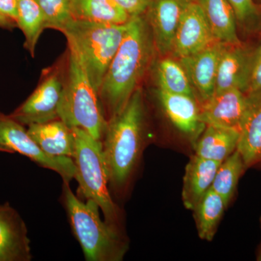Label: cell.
Masks as SVG:
<instances>
[{
	"mask_svg": "<svg viewBox=\"0 0 261 261\" xmlns=\"http://www.w3.org/2000/svg\"><path fill=\"white\" fill-rule=\"evenodd\" d=\"M260 223H261V219H260ZM257 260L261 261V245L260 246V248H259L258 253H257Z\"/></svg>",
	"mask_w": 261,
	"mask_h": 261,
	"instance_id": "1f68e13d",
	"label": "cell"
},
{
	"mask_svg": "<svg viewBox=\"0 0 261 261\" xmlns=\"http://www.w3.org/2000/svg\"><path fill=\"white\" fill-rule=\"evenodd\" d=\"M245 168L243 157L237 149L221 163L216 171L211 189L221 196L227 207L232 200L239 179Z\"/></svg>",
	"mask_w": 261,
	"mask_h": 261,
	"instance_id": "d4e9b609",
	"label": "cell"
},
{
	"mask_svg": "<svg viewBox=\"0 0 261 261\" xmlns=\"http://www.w3.org/2000/svg\"><path fill=\"white\" fill-rule=\"evenodd\" d=\"M15 25H17V24L14 20L0 15V27L5 29H12L15 27Z\"/></svg>",
	"mask_w": 261,
	"mask_h": 261,
	"instance_id": "4dcf8cb0",
	"label": "cell"
},
{
	"mask_svg": "<svg viewBox=\"0 0 261 261\" xmlns=\"http://www.w3.org/2000/svg\"><path fill=\"white\" fill-rule=\"evenodd\" d=\"M0 151L18 152L61 176L63 181L75 178L76 167L69 157H56L44 152L29 135L23 125L11 116L0 114Z\"/></svg>",
	"mask_w": 261,
	"mask_h": 261,
	"instance_id": "52a82bcc",
	"label": "cell"
},
{
	"mask_svg": "<svg viewBox=\"0 0 261 261\" xmlns=\"http://www.w3.org/2000/svg\"><path fill=\"white\" fill-rule=\"evenodd\" d=\"M208 22L215 39L224 44L241 43L236 15L228 0H196Z\"/></svg>",
	"mask_w": 261,
	"mask_h": 261,
	"instance_id": "d6986e66",
	"label": "cell"
},
{
	"mask_svg": "<svg viewBox=\"0 0 261 261\" xmlns=\"http://www.w3.org/2000/svg\"><path fill=\"white\" fill-rule=\"evenodd\" d=\"M16 24L25 36L24 47L34 57L38 41L46 29L44 15L37 0H18Z\"/></svg>",
	"mask_w": 261,
	"mask_h": 261,
	"instance_id": "cb8c5ba5",
	"label": "cell"
},
{
	"mask_svg": "<svg viewBox=\"0 0 261 261\" xmlns=\"http://www.w3.org/2000/svg\"><path fill=\"white\" fill-rule=\"evenodd\" d=\"M227 206L221 196L210 189L192 210L199 238L211 242Z\"/></svg>",
	"mask_w": 261,
	"mask_h": 261,
	"instance_id": "603a6c76",
	"label": "cell"
},
{
	"mask_svg": "<svg viewBox=\"0 0 261 261\" xmlns=\"http://www.w3.org/2000/svg\"><path fill=\"white\" fill-rule=\"evenodd\" d=\"M0 15L16 22L18 0H0Z\"/></svg>",
	"mask_w": 261,
	"mask_h": 261,
	"instance_id": "f546056e",
	"label": "cell"
},
{
	"mask_svg": "<svg viewBox=\"0 0 261 261\" xmlns=\"http://www.w3.org/2000/svg\"><path fill=\"white\" fill-rule=\"evenodd\" d=\"M232 6L239 23L247 29L260 27L261 13L255 0H228Z\"/></svg>",
	"mask_w": 261,
	"mask_h": 261,
	"instance_id": "4316f807",
	"label": "cell"
},
{
	"mask_svg": "<svg viewBox=\"0 0 261 261\" xmlns=\"http://www.w3.org/2000/svg\"><path fill=\"white\" fill-rule=\"evenodd\" d=\"M189 0H150L145 18L160 57L171 56L182 11Z\"/></svg>",
	"mask_w": 261,
	"mask_h": 261,
	"instance_id": "8fae6325",
	"label": "cell"
},
{
	"mask_svg": "<svg viewBox=\"0 0 261 261\" xmlns=\"http://www.w3.org/2000/svg\"><path fill=\"white\" fill-rule=\"evenodd\" d=\"M70 11L74 20L96 23L124 24L132 18L113 0H70Z\"/></svg>",
	"mask_w": 261,
	"mask_h": 261,
	"instance_id": "ffe728a7",
	"label": "cell"
},
{
	"mask_svg": "<svg viewBox=\"0 0 261 261\" xmlns=\"http://www.w3.org/2000/svg\"><path fill=\"white\" fill-rule=\"evenodd\" d=\"M154 71L158 89L197 99L186 70L177 58L172 56L161 57Z\"/></svg>",
	"mask_w": 261,
	"mask_h": 261,
	"instance_id": "44dd1931",
	"label": "cell"
},
{
	"mask_svg": "<svg viewBox=\"0 0 261 261\" xmlns=\"http://www.w3.org/2000/svg\"><path fill=\"white\" fill-rule=\"evenodd\" d=\"M28 126L29 135L45 153L56 157H69L73 159L75 137L73 128L60 118Z\"/></svg>",
	"mask_w": 261,
	"mask_h": 261,
	"instance_id": "2e32d148",
	"label": "cell"
},
{
	"mask_svg": "<svg viewBox=\"0 0 261 261\" xmlns=\"http://www.w3.org/2000/svg\"><path fill=\"white\" fill-rule=\"evenodd\" d=\"M156 94L168 119L194 146L206 126L201 119L198 99L158 89Z\"/></svg>",
	"mask_w": 261,
	"mask_h": 261,
	"instance_id": "4fadbf2b",
	"label": "cell"
},
{
	"mask_svg": "<svg viewBox=\"0 0 261 261\" xmlns=\"http://www.w3.org/2000/svg\"><path fill=\"white\" fill-rule=\"evenodd\" d=\"M145 101L139 87L121 112L108 121L102 140L111 193L126 192L145 147Z\"/></svg>",
	"mask_w": 261,
	"mask_h": 261,
	"instance_id": "7a4b0ae2",
	"label": "cell"
},
{
	"mask_svg": "<svg viewBox=\"0 0 261 261\" xmlns=\"http://www.w3.org/2000/svg\"><path fill=\"white\" fill-rule=\"evenodd\" d=\"M72 128L75 137V179L80 191L86 200L94 201L99 205L108 224L121 230V213L108 186L102 141L80 128Z\"/></svg>",
	"mask_w": 261,
	"mask_h": 261,
	"instance_id": "8992f818",
	"label": "cell"
},
{
	"mask_svg": "<svg viewBox=\"0 0 261 261\" xmlns=\"http://www.w3.org/2000/svg\"><path fill=\"white\" fill-rule=\"evenodd\" d=\"M128 22L111 24L73 19L61 32L66 37L69 50L78 58L98 93L121 45Z\"/></svg>",
	"mask_w": 261,
	"mask_h": 261,
	"instance_id": "277c9868",
	"label": "cell"
},
{
	"mask_svg": "<svg viewBox=\"0 0 261 261\" xmlns=\"http://www.w3.org/2000/svg\"><path fill=\"white\" fill-rule=\"evenodd\" d=\"M44 15L46 29L62 32L73 20L70 11V0H37Z\"/></svg>",
	"mask_w": 261,
	"mask_h": 261,
	"instance_id": "484cf974",
	"label": "cell"
},
{
	"mask_svg": "<svg viewBox=\"0 0 261 261\" xmlns=\"http://www.w3.org/2000/svg\"><path fill=\"white\" fill-rule=\"evenodd\" d=\"M130 17L145 14L150 0H113Z\"/></svg>",
	"mask_w": 261,
	"mask_h": 261,
	"instance_id": "f1b7e54d",
	"label": "cell"
},
{
	"mask_svg": "<svg viewBox=\"0 0 261 261\" xmlns=\"http://www.w3.org/2000/svg\"><path fill=\"white\" fill-rule=\"evenodd\" d=\"M28 229L14 208L0 205V261H30Z\"/></svg>",
	"mask_w": 261,
	"mask_h": 261,
	"instance_id": "9a60e30c",
	"label": "cell"
},
{
	"mask_svg": "<svg viewBox=\"0 0 261 261\" xmlns=\"http://www.w3.org/2000/svg\"><path fill=\"white\" fill-rule=\"evenodd\" d=\"M240 138L238 130L206 125L193 146L195 154L203 159L224 162L238 149Z\"/></svg>",
	"mask_w": 261,
	"mask_h": 261,
	"instance_id": "ac0fdd59",
	"label": "cell"
},
{
	"mask_svg": "<svg viewBox=\"0 0 261 261\" xmlns=\"http://www.w3.org/2000/svg\"><path fill=\"white\" fill-rule=\"evenodd\" d=\"M60 119L70 128H80L102 141L108 121L99 94L73 51L69 50L68 71L58 108Z\"/></svg>",
	"mask_w": 261,
	"mask_h": 261,
	"instance_id": "5b68a950",
	"label": "cell"
},
{
	"mask_svg": "<svg viewBox=\"0 0 261 261\" xmlns=\"http://www.w3.org/2000/svg\"><path fill=\"white\" fill-rule=\"evenodd\" d=\"M200 105L201 119L205 125L233 128L240 132L252 100L245 92L232 89L216 92Z\"/></svg>",
	"mask_w": 261,
	"mask_h": 261,
	"instance_id": "ba28073f",
	"label": "cell"
},
{
	"mask_svg": "<svg viewBox=\"0 0 261 261\" xmlns=\"http://www.w3.org/2000/svg\"><path fill=\"white\" fill-rule=\"evenodd\" d=\"M252 53L253 50L242 43L224 44L218 65L214 93L232 89L247 93Z\"/></svg>",
	"mask_w": 261,
	"mask_h": 261,
	"instance_id": "7c38bea8",
	"label": "cell"
},
{
	"mask_svg": "<svg viewBox=\"0 0 261 261\" xmlns=\"http://www.w3.org/2000/svg\"><path fill=\"white\" fill-rule=\"evenodd\" d=\"M259 1H260V3H261V0H259Z\"/></svg>",
	"mask_w": 261,
	"mask_h": 261,
	"instance_id": "d6a6232c",
	"label": "cell"
},
{
	"mask_svg": "<svg viewBox=\"0 0 261 261\" xmlns=\"http://www.w3.org/2000/svg\"><path fill=\"white\" fill-rule=\"evenodd\" d=\"M246 94L252 99L261 97V43L252 53L251 71Z\"/></svg>",
	"mask_w": 261,
	"mask_h": 261,
	"instance_id": "83f0119b",
	"label": "cell"
},
{
	"mask_svg": "<svg viewBox=\"0 0 261 261\" xmlns=\"http://www.w3.org/2000/svg\"><path fill=\"white\" fill-rule=\"evenodd\" d=\"M63 87V82L58 73L48 75L30 97L10 116L27 126L58 119V108Z\"/></svg>",
	"mask_w": 261,
	"mask_h": 261,
	"instance_id": "30bf717a",
	"label": "cell"
},
{
	"mask_svg": "<svg viewBox=\"0 0 261 261\" xmlns=\"http://www.w3.org/2000/svg\"><path fill=\"white\" fill-rule=\"evenodd\" d=\"M224 43L215 42L198 53L177 58L186 70L197 99L207 100L214 93L218 65Z\"/></svg>",
	"mask_w": 261,
	"mask_h": 261,
	"instance_id": "5bb4252c",
	"label": "cell"
},
{
	"mask_svg": "<svg viewBox=\"0 0 261 261\" xmlns=\"http://www.w3.org/2000/svg\"><path fill=\"white\" fill-rule=\"evenodd\" d=\"M215 42L216 39L200 5L196 0H189L182 11L171 56L176 58L191 56Z\"/></svg>",
	"mask_w": 261,
	"mask_h": 261,
	"instance_id": "9c48e42d",
	"label": "cell"
},
{
	"mask_svg": "<svg viewBox=\"0 0 261 261\" xmlns=\"http://www.w3.org/2000/svg\"><path fill=\"white\" fill-rule=\"evenodd\" d=\"M251 100V108L240 132L238 147L245 168L261 162V97Z\"/></svg>",
	"mask_w": 261,
	"mask_h": 261,
	"instance_id": "7402d4cb",
	"label": "cell"
},
{
	"mask_svg": "<svg viewBox=\"0 0 261 261\" xmlns=\"http://www.w3.org/2000/svg\"><path fill=\"white\" fill-rule=\"evenodd\" d=\"M63 181L61 200L70 227L87 261H119L128 250V242L120 228L103 221L99 205L84 202Z\"/></svg>",
	"mask_w": 261,
	"mask_h": 261,
	"instance_id": "3957f363",
	"label": "cell"
},
{
	"mask_svg": "<svg viewBox=\"0 0 261 261\" xmlns=\"http://www.w3.org/2000/svg\"><path fill=\"white\" fill-rule=\"evenodd\" d=\"M221 163L195 154L191 156L185 167L182 188V200L187 209L193 210L210 190Z\"/></svg>",
	"mask_w": 261,
	"mask_h": 261,
	"instance_id": "e0dca14e",
	"label": "cell"
},
{
	"mask_svg": "<svg viewBox=\"0 0 261 261\" xmlns=\"http://www.w3.org/2000/svg\"><path fill=\"white\" fill-rule=\"evenodd\" d=\"M154 53L153 39L145 15L132 17L98 93L108 122L121 112L140 87Z\"/></svg>",
	"mask_w": 261,
	"mask_h": 261,
	"instance_id": "6da1fadb",
	"label": "cell"
}]
</instances>
